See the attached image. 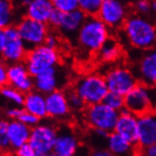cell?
Listing matches in <instances>:
<instances>
[{
	"label": "cell",
	"instance_id": "26",
	"mask_svg": "<svg viewBox=\"0 0 156 156\" xmlns=\"http://www.w3.org/2000/svg\"><path fill=\"white\" fill-rule=\"evenodd\" d=\"M0 96L7 101L11 102L13 106H21L23 107L25 94L16 88L7 84L3 87H0Z\"/></svg>",
	"mask_w": 156,
	"mask_h": 156
},
{
	"label": "cell",
	"instance_id": "15",
	"mask_svg": "<svg viewBox=\"0 0 156 156\" xmlns=\"http://www.w3.org/2000/svg\"><path fill=\"white\" fill-rule=\"evenodd\" d=\"M156 144V109L138 115L137 148L143 149Z\"/></svg>",
	"mask_w": 156,
	"mask_h": 156
},
{
	"label": "cell",
	"instance_id": "8",
	"mask_svg": "<svg viewBox=\"0 0 156 156\" xmlns=\"http://www.w3.org/2000/svg\"><path fill=\"white\" fill-rule=\"evenodd\" d=\"M154 89L139 82L125 98V109L137 116L154 109Z\"/></svg>",
	"mask_w": 156,
	"mask_h": 156
},
{
	"label": "cell",
	"instance_id": "9",
	"mask_svg": "<svg viewBox=\"0 0 156 156\" xmlns=\"http://www.w3.org/2000/svg\"><path fill=\"white\" fill-rule=\"evenodd\" d=\"M129 15L125 0H104L97 14L111 30H120Z\"/></svg>",
	"mask_w": 156,
	"mask_h": 156
},
{
	"label": "cell",
	"instance_id": "25",
	"mask_svg": "<svg viewBox=\"0 0 156 156\" xmlns=\"http://www.w3.org/2000/svg\"><path fill=\"white\" fill-rule=\"evenodd\" d=\"M16 21L15 4L13 0H0V29L14 26Z\"/></svg>",
	"mask_w": 156,
	"mask_h": 156
},
{
	"label": "cell",
	"instance_id": "11",
	"mask_svg": "<svg viewBox=\"0 0 156 156\" xmlns=\"http://www.w3.org/2000/svg\"><path fill=\"white\" fill-rule=\"evenodd\" d=\"M29 48L20 37L15 26L9 27L5 30V44L1 54L3 61L11 65L24 62Z\"/></svg>",
	"mask_w": 156,
	"mask_h": 156
},
{
	"label": "cell",
	"instance_id": "39",
	"mask_svg": "<svg viewBox=\"0 0 156 156\" xmlns=\"http://www.w3.org/2000/svg\"><path fill=\"white\" fill-rule=\"evenodd\" d=\"M88 156H115L106 147L105 148H95L89 152Z\"/></svg>",
	"mask_w": 156,
	"mask_h": 156
},
{
	"label": "cell",
	"instance_id": "17",
	"mask_svg": "<svg viewBox=\"0 0 156 156\" xmlns=\"http://www.w3.org/2000/svg\"><path fill=\"white\" fill-rule=\"evenodd\" d=\"M80 139L77 134L67 127L58 129V134L53 152L60 156H76L80 150Z\"/></svg>",
	"mask_w": 156,
	"mask_h": 156
},
{
	"label": "cell",
	"instance_id": "1",
	"mask_svg": "<svg viewBox=\"0 0 156 156\" xmlns=\"http://www.w3.org/2000/svg\"><path fill=\"white\" fill-rule=\"evenodd\" d=\"M127 45L138 52L156 47V24L149 16L132 13L120 29Z\"/></svg>",
	"mask_w": 156,
	"mask_h": 156
},
{
	"label": "cell",
	"instance_id": "14",
	"mask_svg": "<svg viewBox=\"0 0 156 156\" xmlns=\"http://www.w3.org/2000/svg\"><path fill=\"white\" fill-rule=\"evenodd\" d=\"M48 117L55 120H66L70 117L72 110L68 102L66 92L61 89L45 95Z\"/></svg>",
	"mask_w": 156,
	"mask_h": 156
},
{
	"label": "cell",
	"instance_id": "35",
	"mask_svg": "<svg viewBox=\"0 0 156 156\" xmlns=\"http://www.w3.org/2000/svg\"><path fill=\"white\" fill-rule=\"evenodd\" d=\"M15 156H37L32 147L27 143L14 151Z\"/></svg>",
	"mask_w": 156,
	"mask_h": 156
},
{
	"label": "cell",
	"instance_id": "3",
	"mask_svg": "<svg viewBox=\"0 0 156 156\" xmlns=\"http://www.w3.org/2000/svg\"><path fill=\"white\" fill-rule=\"evenodd\" d=\"M73 88L83 99L86 106L102 102L109 92L103 74L98 72L81 75L76 80Z\"/></svg>",
	"mask_w": 156,
	"mask_h": 156
},
{
	"label": "cell",
	"instance_id": "2",
	"mask_svg": "<svg viewBox=\"0 0 156 156\" xmlns=\"http://www.w3.org/2000/svg\"><path fill=\"white\" fill-rule=\"evenodd\" d=\"M110 37L111 30L97 15L87 16L75 36V42L80 52L96 55Z\"/></svg>",
	"mask_w": 156,
	"mask_h": 156
},
{
	"label": "cell",
	"instance_id": "42",
	"mask_svg": "<svg viewBox=\"0 0 156 156\" xmlns=\"http://www.w3.org/2000/svg\"><path fill=\"white\" fill-rule=\"evenodd\" d=\"M13 2L14 4H16L17 6H19V7H23L24 9L29 5L30 2H31V0H13Z\"/></svg>",
	"mask_w": 156,
	"mask_h": 156
},
{
	"label": "cell",
	"instance_id": "36",
	"mask_svg": "<svg viewBox=\"0 0 156 156\" xmlns=\"http://www.w3.org/2000/svg\"><path fill=\"white\" fill-rule=\"evenodd\" d=\"M62 15H63V12L59 11V10H56L55 9L53 13L51 14L50 16V19L48 21V25H50L54 29H58V27L60 26L61 24V21H62Z\"/></svg>",
	"mask_w": 156,
	"mask_h": 156
},
{
	"label": "cell",
	"instance_id": "38",
	"mask_svg": "<svg viewBox=\"0 0 156 156\" xmlns=\"http://www.w3.org/2000/svg\"><path fill=\"white\" fill-rule=\"evenodd\" d=\"M23 111H24V108L21 106H12L7 109L6 115L10 118V120L11 119H18Z\"/></svg>",
	"mask_w": 156,
	"mask_h": 156
},
{
	"label": "cell",
	"instance_id": "28",
	"mask_svg": "<svg viewBox=\"0 0 156 156\" xmlns=\"http://www.w3.org/2000/svg\"><path fill=\"white\" fill-rule=\"evenodd\" d=\"M104 0H79V9L87 16L98 14Z\"/></svg>",
	"mask_w": 156,
	"mask_h": 156
},
{
	"label": "cell",
	"instance_id": "32",
	"mask_svg": "<svg viewBox=\"0 0 156 156\" xmlns=\"http://www.w3.org/2000/svg\"><path fill=\"white\" fill-rule=\"evenodd\" d=\"M133 8L135 13L149 16L151 14V1L149 0H135L133 4Z\"/></svg>",
	"mask_w": 156,
	"mask_h": 156
},
{
	"label": "cell",
	"instance_id": "40",
	"mask_svg": "<svg viewBox=\"0 0 156 156\" xmlns=\"http://www.w3.org/2000/svg\"><path fill=\"white\" fill-rule=\"evenodd\" d=\"M140 156H156V144L146 147L143 149H138V153Z\"/></svg>",
	"mask_w": 156,
	"mask_h": 156
},
{
	"label": "cell",
	"instance_id": "20",
	"mask_svg": "<svg viewBox=\"0 0 156 156\" xmlns=\"http://www.w3.org/2000/svg\"><path fill=\"white\" fill-rule=\"evenodd\" d=\"M31 128L18 119H11L8 124V135L12 149L15 151L30 141Z\"/></svg>",
	"mask_w": 156,
	"mask_h": 156
},
{
	"label": "cell",
	"instance_id": "41",
	"mask_svg": "<svg viewBox=\"0 0 156 156\" xmlns=\"http://www.w3.org/2000/svg\"><path fill=\"white\" fill-rule=\"evenodd\" d=\"M4 44H5V30L0 29V57H1Z\"/></svg>",
	"mask_w": 156,
	"mask_h": 156
},
{
	"label": "cell",
	"instance_id": "46",
	"mask_svg": "<svg viewBox=\"0 0 156 156\" xmlns=\"http://www.w3.org/2000/svg\"><path fill=\"white\" fill-rule=\"evenodd\" d=\"M149 1H151V0H149Z\"/></svg>",
	"mask_w": 156,
	"mask_h": 156
},
{
	"label": "cell",
	"instance_id": "43",
	"mask_svg": "<svg viewBox=\"0 0 156 156\" xmlns=\"http://www.w3.org/2000/svg\"><path fill=\"white\" fill-rule=\"evenodd\" d=\"M151 14L156 16V0H151Z\"/></svg>",
	"mask_w": 156,
	"mask_h": 156
},
{
	"label": "cell",
	"instance_id": "33",
	"mask_svg": "<svg viewBox=\"0 0 156 156\" xmlns=\"http://www.w3.org/2000/svg\"><path fill=\"white\" fill-rule=\"evenodd\" d=\"M18 120H20L21 122H23L24 124L27 125L30 128H33L34 126L38 125L41 122V119L38 116L34 115L33 114H31L30 112H27V111H25V110L20 115Z\"/></svg>",
	"mask_w": 156,
	"mask_h": 156
},
{
	"label": "cell",
	"instance_id": "29",
	"mask_svg": "<svg viewBox=\"0 0 156 156\" xmlns=\"http://www.w3.org/2000/svg\"><path fill=\"white\" fill-rule=\"evenodd\" d=\"M8 124L6 119L0 118V153H8L12 150L8 135Z\"/></svg>",
	"mask_w": 156,
	"mask_h": 156
},
{
	"label": "cell",
	"instance_id": "6",
	"mask_svg": "<svg viewBox=\"0 0 156 156\" xmlns=\"http://www.w3.org/2000/svg\"><path fill=\"white\" fill-rule=\"evenodd\" d=\"M60 61L61 55L59 50L44 44L27 50L24 62L30 74L35 77L48 68L58 66Z\"/></svg>",
	"mask_w": 156,
	"mask_h": 156
},
{
	"label": "cell",
	"instance_id": "18",
	"mask_svg": "<svg viewBox=\"0 0 156 156\" xmlns=\"http://www.w3.org/2000/svg\"><path fill=\"white\" fill-rule=\"evenodd\" d=\"M33 78L34 89L41 92L44 95H48L61 89V86L63 84V75H62L58 66L48 68Z\"/></svg>",
	"mask_w": 156,
	"mask_h": 156
},
{
	"label": "cell",
	"instance_id": "22",
	"mask_svg": "<svg viewBox=\"0 0 156 156\" xmlns=\"http://www.w3.org/2000/svg\"><path fill=\"white\" fill-rule=\"evenodd\" d=\"M55 10L51 0H31L25 8L26 16L33 20L48 24L50 16Z\"/></svg>",
	"mask_w": 156,
	"mask_h": 156
},
{
	"label": "cell",
	"instance_id": "10",
	"mask_svg": "<svg viewBox=\"0 0 156 156\" xmlns=\"http://www.w3.org/2000/svg\"><path fill=\"white\" fill-rule=\"evenodd\" d=\"M15 27L29 49L44 44L49 32L48 24L33 20L27 16L21 18Z\"/></svg>",
	"mask_w": 156,
	"mask_h": 156
},
{
	"label": "cell",
	"instance_id": "4",
	"mask_svg": "<svg viewBox=\"0 0 156 156\" xmlns=\"http://www.w3.org/2000/svg\"><path fill=\"white\" fill-rule=\"evenodd\" d=\"M103 76L108 90L124 97L139 83L133 68L123 63L117 62L109 66Z\"/></svg>",
	"mask_w": 156,
	"mask_h": 156
},
{
	"label": "cell",
	"instance_id": "27",
	"mask_svg": "<svg viewBox=\"0 0 156 156\" xmlns=\"http://www.w3.org/2000/svg\"><path fill=\"white\" fill-rule=\"evenodd\" d=\"M104 104L109 106L117 112H121L125 109V98L124 96L114 93V92H108L105 96L103 101Z\"/></svg>",
	"mask_w": 156,
	"mask_h": 156
},
{
	"label": "cell",
	"instance_id": "21",
	"mask_svg": "<svg viewBox=\"0 0 156 156\" xmlns=\"http://www.w3.org/2000/svg\"><path fill=\"white\" fill-rule=\"evenodd\" d=\"M105 147L115 156H135L138 153V148L136 146L115 132L107 136Z\"/></svg>",
	"mask_w": 156,
	"mask_h": 156
},
{
	"label": "cell",
	"instance_id": "5",
	"mask_svg": "<svg viewBox=\"0 0 156 156\" xmlns=\"http://www.w3.org/2000/svg\"><path fill=\"white\" fill-rule=\"evenodd\" d=\"M83 113V119L91 130H99L111 133L119 116V112L110 108L103 102L86 106Z\"/></svg>",
	"mask_w": 156,
	"mask_h": 156
},
{
	"label": "cell",
	"instance_id": "7",
	"mask_svg": "<svg viewBox=\"0 0 156 156\" xmlns=\"http://www.w3.org/2000/svg\"><path fill=\"white\" fill-rule=\"evenodd\" d=\"M58 129L49 122H40L31 128L29 144L37 156H48L53 152Z\"/></svg>",
	"mask_w": 156,
	"mask_h": 156
},
{
	"label": "cell",
	"instance_id": "19",
	"mask_svg": "<svg viewBox=\"0 0 156 156\" xmlns=\"http://www.w3.org/2000/svg\"><path fill=\"white\" fill-rule=\"evenodd\" d=\"M86 18L87 15L84 12H82L80 9L63 12L61 24L57 30L62 36L75 38L76 34L80 30L81 26L83 25Z\"/></svg>",
	"mask_w": 156,
	"mask_h": 156
},
{
	"label": "cell",
	"instance_id": "34",
	"mask_svg": "<svg viewBox=\"0 0 156 156\" xmlns=\"http://www.w3.org/2000/svg\"><path fill=\"white\" fill-rule=\"evenodd\" d=\"M44 44H47L48 47H49V48L58 49L59 47L61 45V38H60V36L57 33L49 31L48 36H47V38H45Z\"/></svg>",
	"mask_w": 156,
	"mask_h": 156
},
{
	"label": "cell",
	"instance_id": "44",
	"mask_svg": "<svg viewBox=\"0 0 156 156\" xmlns=\"http://www.w3.org/2000/svg\"><path fill=\"white\" fill-rule=\"evenodd\" d=\"M48 156H60V155H58L57 153H55V152H52V153H50Z\"/></svg>",
	"mask_w": 156,
	"mask_h": 156
},
{
	"label": "cell",
	"instance_id": "23",
	"mask_svg": "<svg viewBox=\"0 0 156 156\" xmlns=\"http://www.w3.org/2000/svg\"><path fill=\"white\" fill-rule=\"evenodd\" d=\"M122 54V45L118 42V39L111 36L101 48L97 52L96 58L103 65L111 66L114 63H117V62L121 59Z\"/></svg>",
	"mask_w": 156,
	"mask_h": 156
},
{
	"label": "cell",
	"instance_id": "13",
	"mask_svg": "<svg viewBox=\"0 0 156 156\" xmlns=\"http://www.w3.org/2000/svg\"><path fill=\"white\" fill-rule=\"evenodd\" d=\"M8 84L25 95L34 90V78L24 62H14L8 66Z\"/></svg>",
	"mask_w": 156,
	"mask_h": 156
},
{
	"label": "cell",
	"instance_id": "37",
	"mask_svg": "<svg viewBox=\"0 0 156 156\" xmlns=\"http://www.w3.org/2000/svg\"><path fill=\"white\" fill-rule=\"evenodd\" d=\"M8 84V66L2 60H0V87Z\"/></svg>",
	"mask_w": 156,
	"mask_h": 156
},
{
	"label": "cell",
	"instance_id": "30",
	"mask_svg": "<svg viewBox=\"0 0 156 156\" xmlns=\"http://www.w3.org/2000/svg\"><path fill=\"white\" fill-rule=\"evenodd\" d=\"M66 94H67L68 102L71 107L72 112H77V113L83 112L84 109L86 108V104L83 101V99H82L77 92L74 90V88L66 91Z\"/></svg>",
	"mask_w": 156,
	"mask_h": 156
},
{
	"label": "cell",
	"instance_id": "24",
	"mask_svg": "<svg viewBox=\"0 0 156 156\" xmlns=\"http://www.w3.org/2000/svg\"><path fill=\"white\" fill-rule=\"evenodd\" d=\"M23 108L25 111L38 116L41 120L48 117L45 95L35 89L25 95Z\"/></svg>",
	"mask_w": 156,
	"mask_h": 156
},
{
	"label": "cell",
	"instance_id": "12",
	"mask_svg": "<svg viewBox=\"0 0 156 156\" xmlns=\"http://www.w3.org/2000/svg\"><path fill=\"white\" fill-rule=\"evenodd\" d=\"M133 70L139 82L156 88V47L141 52L135 60Z\"/></svg>",
	"mask_w": 156,
	"mask_h": 156
},
{
	"label": "cell",
	"instance_id": "31",
	"mask_svg": "<svg viewBox=\"0 0 156 156\" xmlns=\"http://www.w3.org/2000/svg\"><path fill=\"white\" fill-rule=\"evenodd\" d=\"M55 9L67 12L79 9V0H51Z\"/></svg>",
	"mask_w": 156,
	"mask_h": 156
},
{
	"label": "cell",
	"instance_id": "45",
	"mask_svg": "<svg viewBox=\"0 0 156 156\" xmlns=\"http://www.w3.org/2000/svg\"><path fill=\"white\" fill-rule=\"evenodd\" d=\"M135 156H140V155H138V154H137V155H135Z\"/></svg>",
	"mask_w": 156,
	"mask_h": 156
},
{
	"label": "cell",
	"instance_id": "16",
	"mask_svg": "<svg viewBox=\"0 0 156 156\" xmlns=\"http://www.w3.org/2000/svg\"><path fill=\"white\" fill-rule=\"evenodd\" d=\"M114 132L137 147V142H138V116L124 109L123 111L119 112V116Z\"/></svg>",
	"mask_w": 156,
	"mask_h": 156
}]
</instances>
